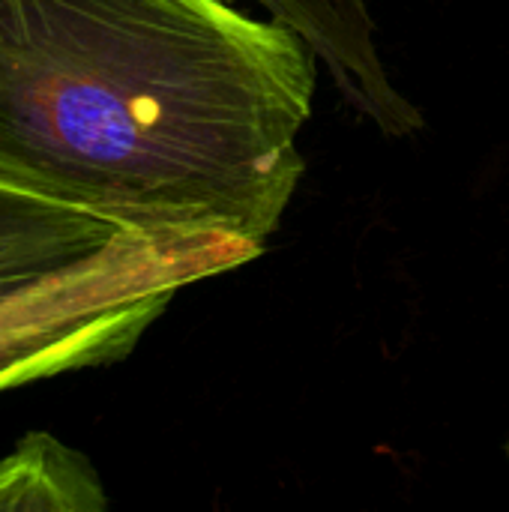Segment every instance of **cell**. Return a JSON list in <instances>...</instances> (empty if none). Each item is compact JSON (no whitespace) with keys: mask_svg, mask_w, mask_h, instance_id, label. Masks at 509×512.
Returning a JSON list of instances; mask_svg holds the SVG:
<instances>
[{"mask_svg":"<svg viewBox=\"0 0 509 512\" xmlns=\"http://www.w3.org/2000/svg\"><path fill=\"white\" fill-rule=\"evenodd\" d=\"M240 3V0H228ZM306 39L342 99L390 138L423 129L420 108L393 84L366 0H249Z\"/></svg>","mask_w":509,"mask_h":512,"instance_id":"obj_3","label":"cell"},{"mask_svg":"<svg viewBox=\"0 0 509 512\" xmlns=\"http://www.w3.org/2000/svg\"><path fill=\"white\" fill-rule=\"evenodd\" d=\"M258 255L240 237L144 228L0 183V327L57 312L162 315L183 288Z\"/></svg>","mask_w":509,"mask_h":512,"instance_id":"obj_2","label":"cell"},{"mask_svg":"<svg viewBox=\"0 0 509 512\" xmlns=\"http://www.w3.org/2000/svg\"><path fill=\"white\" fill-rule=\"evenodd\" d=\"M318 57L228 0H0V183L267 249Z\"/></svg>","mask_w":509,"mask_h":512,"instance_id":"obj_1","label":"cell"},{"mask_svg":"<svg viewBox=\"0 0 509 512\" xmlns=\"http://www.w3.org/2000/svg\"><path fill=\"white\" fill-rule=\"evenodd\" d=\"M507 459H509V441H507Z\"/></svg>","mask_w":509,"mask_h":512,"instance_id":"obj_6","label":"cell"},{"mask_svg":"<svg viewBox=\"0 0 509 512\" xmlns=\"http://www.w3.org/2000/svg\"><path fill=\"white\" fill-rule=\"evenodd\" d=\"M159 312H57L0 327V393L78 369L117 363L135 351Z\"/></svg>","mask_w":509,"mask_h":512,"instance_id":"obj_4","label":"cell"},{"mask_svg":"<svg viewBox=\"0 0 509 512\" xmlns=\"http://www.w3.org/2000/svg\"><path fill=\"white\" fill-rule=\"evenodd\" d=\"M108 495L90 459L48 432L0 456V512H102Z\"/></svg>","mask_w":509,"mask_h":512,"instance_id":"obj_5","label":"cell"}]
</instances>
